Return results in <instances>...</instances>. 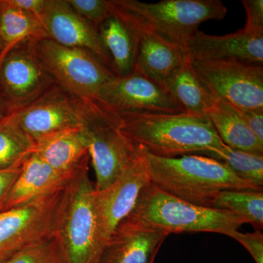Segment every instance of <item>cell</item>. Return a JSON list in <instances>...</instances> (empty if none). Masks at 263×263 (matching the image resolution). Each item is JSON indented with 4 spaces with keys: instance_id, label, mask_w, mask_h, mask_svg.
<instances>
[{
    "instance_id": "6da1fadb",
    "label": "cell",
    "mask_w": 263,
    "mask_h": 263,
    "mask_svg": "<svg viewBox=\"0 0 263 263\" xmlns=\"http://www.w3.org/2000/svg\"><path fill=\"white\" fill-rule=\"evenodd\" d=\"M118 115L123 134L150 155L178 157L199 153L211 157L226 146L208 117L185 113Z\"/></svg>"
},
{
    "instance_id": "7a4b0ae2",
    "label": "cell",
    "mask_w": 263,
    "mask_h": 263,
    "mask_svg": "<svg viewBox=\"0 0 263 263\" xmlns=\"http://www.w3.org/2000/svg\"><path fill=\"white\" fill-rule=\"evenodd\" d=\"M143 152L152 184L195 205L213 209L216 197L224 190H263L240 179L222 162L212 157H161Z\"/></svg>"
},
{
    "instance_id": "3957f363",
    "label": "cell",
    "mask_w": 263,
    "mask_h": 263,
    "mask_svg": "<svg viewBox=\"0 0 263 263\" xmlns=\"http://www.w3.org/2000/svg\"><path fill=\"white\" fill-rule=\"evenodd\" d=\"M114 9L137 30L156 34L185 50L200 24L221 20L228 12L219 0H163L146 3L112 0Z\"/></svg>"
},
{
    "instance_id": "277c9868",
    "label": "cell",
    "mask_w": 263,
    "mask_h": 263,
    "mask_svg": "<svg viewBox=\"0 0 263 263\" xmlns=\"http://www.w3.org/2000/svg\"><path fill=\"white\" fill-rule=\"evenodd\" d=\"M89 162L67 184L56 235L65 263H102L106 243L94 202Z\"/></svg>"
},
{
    "instance_id": "5b68a950",
    "label": "cell",
    "mask_w": 263,
    "mask_h": 263,
    "mask_svg": "<svg viewBox=\"0 0 263 263\" xmlns=\"http://www.w3.org/2000/svg\"><path fill=\"white\" fill-rule=\"evenodd\" d=\"M127 219L165 233H216L228 235L245 221L228 211L200 206L164 193L151 184L142 193Z\"/></svg>"
},
{
    "instance_id": "8992f818",
    "label": "cell",
    "mask_w": 263,
    "mask_h": 263,
    "mask_svg": "<svg viewBox=\"0 0 263 263\" xmlns=\"http://www.w3.org/2000/svg\"><path fill=\"white\" fill-rule=\"evenodd\" d=\"M79 120L96 176L95 190L101 191L124 172L138 149L121 132L118 114L98 100H81Z\"/></svg>"
},
{
    "instance_id": "52a82bcc",
    "label": "cell",
    "mask_w": 263,
    "mask_h": 263,
    "mask_svg": "<svg viewBox=\"0 0 263 263\" xmlns=\"http://www.w3.org/2000/svg\"><path fill=\"white\" fill-rule=\"evenodd\" d=\"M33 51L53 80L81 100H97L117 76L90 51L62 46L48 37L31 41Z\"/></svg>"
},
{
    "instance_id": "ba28073f",
    "label": "cell",
    "mask_w": 263,
    "mask_h": 263,
    "mask_svg": "<svg viewBox=\"0 0 263 263\" xmlns=\"http://www.w3.org/2000/svg\"><path fill=\"white\" fill-rule=\"evenodd\" d=\"M66 187L23 206L0 212V263L55 235Z\"/></svg>"
},
{
    "instance_id": "9c48e42d",
    "label": "cell",
    "mask_w": 263,
    "mask_h": 263,
    "mask_svg": "<svg viewBox=\"0 0 263 263\" xmlns=\"http://www.w3.org/2000/svg\"><path fill=\"white\" fill-rule=\"evenodd\" d=\"M190 60L214 100L240 110H263L262 66L236 60Z\"/></svg>"
},
{
    "instance_id": "30bf717a",
    "label": "cell",
    "mask_w": 263,
    "mask_h": 263,
    "mask_svg": "<svg viewBox=\"0 0 263 263\" xmlns=\"http://www.w3.org/2000/svg\"><path fill=\"white\" fill-rule=\"evenodd\" d=\"M56 84L31 41L15 46L0 60V92L9 113L33 103Z\"/></svg>"
},
{
    "instance_id": "8fae6325",
    "label": "cell",
    "mask_w": 263,
    "mask_h": 263,
    "mask_svg": "<svg viewBox=\"0 0 263 263\" xmlns=\"http://www.w3.org/2000/svg\"><path fill=\"white\" fill-rule=\"evenodd\" d=\"M81 102L56 84L33 103L10 114L35 146L60 132L79 127Z\"/></svg>"
},
{
    "instance_id": "7c38bea8",
    "label": "cell",
    "mask_w": 263,
    "mask_h": 263,
    "mask_svg": "<svg viewBox=\"0 0 263 263\" xmlns=\"http://www.w3.org/2000/svg\"><path fill=\"white\" fill-rule=\"evenodd\" d=\"M97 100L118 114L185 113L163 86L136 68L127 76H117L105 85Z\"/></svg>"
},
{
    "instance_id": "4fadbf2b",
    "label": "cell",
    "mask_w": 263,
    "mask_h": 263,
    "mask_svg": "<svg viewBox=\"0 0 263 263\" xmlns=\"http://www.w3.org/2000/svg\"><path fill=\"white\" fill-rule=\"evenodd\" d=\"M151 183L146 157L138 149L134 160L108 187L101 191L94 190L95 209L106 245L119 224L130 215L142 193Z\"/></svg>"
},
{
    "instance_id": "5bb4252c",
    "label": "cell",
    "mask_w": 263,
    "mask_h": 263,
    "mask_svg": "<svg viewBox=\"0 0 263 263\" xmlns=\"http://www.w3.org/2000/svg\"><path fill=\"white\" fill-rule=\"evenodd\" d=\"M41 22L48 38L62 46L90 51L110 69L98 29L81 17L67 0H46Z\"/></svg>"
},
{
    "instance_id": "9a60e30c",
    "label": "cell",
    "mask_w": 263,
    "mask_h": 263,
    "mask_svg": "<svg viewBox=\"0 0 263 263\" xmlns=\"http://www.w3.org/2000/svg\"><path fill=\"white\" fill-rule=\"evenodd\" d=\"M185 51L192 60H236L262 66L263 32L243 28L216 36L198 30L186 43Z\"/></svg>"
},
{
    "instance_id": "2e32d148",
    "label": "cell",
    "mask_w": 263,
    "mask_h": 263,
    "mask_svg": "<svg viewBox=\"0 0 263 263\" xmlns=\"http://www.w3.org/2000/svg\"><path fill=\"white\" fill-rule=\"evenodd\" d=\"M168 233L126 219L110 237L102 263H154Z\"/></svg>"
},
{
    "instance_id": "e0dca14e",
    "label": "cell",
    "mask_w": 263,
    "mask_h": 263,
    "mask_svg": "<svg viewBox=\"0 0 263 263\" xmlns=\"http://www.w3.org/2000/svg\"><path fill=\"white\" fill-rule=\"evenodd\" d=\"M72 179L58 174L33 152L22 164L20 174L2 205L1 212L23 206L64 190Z\"/></svg>"
},
{
    "instance_id": "ac0fdd59",
    "label": "cell",
    "mask_w": 263,
    "mask_h": 263,
    "mask_svg": "<svg viewBox=\"0 0 263 263\" xmlns=\"http://www.w3.org/2000/svg\"><path fill=\"white\" fill-rule=\"evenodd\" d=\"M97 29L114 75L130 73L136 65L138 31L114 9Z\"/></svg>"
},
{
    "instance_id": "d6986e66",
    "label": "cell",
    "mask_w": 263,
    "mask_h": 263,
    "mask_svg": "<svg viewBox=\"0 0 263 263\" xmlns=\"http://www.w3.org/2000/svg\"><path fill=\"white\" fill-rule=\"evenodd\" d=\"M137 31L138 43L135 68L151 80L163 86L181 67L188 54L183 48L171 44L156 34Z\"/></svg>"
},
{
    "instance_id": "ffe728a7",
    "label": "cell",
    "mask_w": 263,
    "mask_h": 263,
    "mask_svg": "<svg viewBox=\"0 0 263 263\" xmlns=\"http://www.w3.org/2000/svg\"><path fill=\"white\" fill-rule=\"evenodd\" d=\"M34 152L58 174L68 178H73L90 160L79 127L43 140L36 145Z\"/></svg>"
},
{
    "instance_id": "44dd1931",
    "label": "cell",
    "mask_w": 263,
    "mask_h": 263,
    "mask_svg": "<svg viewBox=\"0 0 263 263\" xmlns=\"http://www.w3.org/2000/svg\"><path fill=\"white\" fill-rule=\"evenodd\" d=\"M207 117L227 146L263 155V143L249 129L239 109L214 100Z\"/></svg>"
},
{
    "instance_id": "7402d4cb",
    "label": "cell",
    "mask_w": 263,
    "mask_h": 263,
    "mask_svg": "<svg viewBox=\"0 0 263 263\" xmlns=\"http://www.w3.org/2000/svg\"><path fill=\"white\" fill-rule=\"evenodd\" d=\"M163 86L189 115L207 117L214 99L195 73L187 57Z\"/></svg>"
},
{
    "instance_id": "603a6c76",
    "label": "cell",
    "mask_w": 263,
    "mask_h": 263,
    "mask_svg": "<svg viewBox=\"0 0 263 263\" xmlns=\"http://www.w3.org/2000/svg\"><path fill=\"white\" fill-rule=\"evenodd\" d=\"M0 32L4 44L0 60L21 43L48 37L41 20L12 5L9 0H0Z\"/></svg>"
},
{
    "instance_id": "cb8c5ba5",
    "label": "cell",
    "mask_w": 263,
    "mask_h": 263,
    "mask_svg": "<svg viewBox=\"0 0 263 263\" xmlns=\"http://www.w3.org/2000/svg\"><path fill=\"white\" fill-rule=\"evenodd\" d=\"M213 209L228 211L256 230L262 229L263 190H224L216 197Z\"/></svg>"
},
{
    "instance_id": "d4e9b609",
    "label": "cell",
    "mask_w": 263,
    "mask_h": 263,
    "mask_svg": "<svg viewBox=\"0 0 263 263\" xmlns=\"http://www.w3.org/2000/svg\"><path fill=\"white\" fill-rule=\"evenodd\" d=\"M34 148L10 114L0 120V170L22 165Z\"/></svg>"
},
{
    "instance_id": "484cf974",
    "label": "cell",
    "mask_w": 263,
    "mask_h": 263,
    "mask_svg": "<svg viewBox=\"0 0 263 263\" xmlns=\"http://www.w3.org/2000/svg\"><path fill=\"white\" fill-rule=\"evenodd\" d=\"M211 157L222 162L240 179L263 190V155L234 149L226 145Z\"/></svg>"
},
{
    "instance_id": "4316f807",
    "label": "cell",
    "mask_w": 263,
    "mask_h": 263,
    "mask_svg": "<svg viewBox=\"0 0 263 263\" xmlns=\"http://www.w3.org/2000/svg\"><path fill=\"white\" fill-rule=\"evenodd\" d=\"M3 263H65L56 235L21 251Z\"/></svg>"
},
{
    "instance_id": "83f0119b",
    "label": "cell",
    "mask_w": 263,
    "mask_h": 263,
    "mask_svg": "<svg viewBox=\"0 0 263 263\" xmlns=\"http://www.w3.org/2000/svg\"><path fill=\"white\" fill-rule=\"evenodd\" d=\"M74 10L95 28L113 12L112 0H67Z\"/></svg>"
},
{
    "instance_id": "f1b7e54d",
    "label": "cell",
    "mask_w": 263,
    "mask_h": 263,
    "mask_svg": "<svg viewBox=\"0 0 263 263\" xmlns=\"http://www.w3.org/2000/svg\"><path fill=\"white\" fill-rule=\"evenodd\" d=\"M243 246L252 256L256 263H263V234L260 230L253 233H240L238 230L230 235Z\"/></svg>"
},
{
    "instance_id": "f546056e",
    "label": "cell",
    "mask_w": 263,
    "mask_h": 263,
    "mask_svg": "<svg viewBox=\"0 0 263 263\" xmlns=\"http://www.w3.org/2000/svg\"><path fill=\"white\" fill-rule=\"evenodd\" d=\"M242 3L247 13V23L245 28L263 32L262 0H243Z\"/></svg>"
},
{
    "instance_id": "4dcf8cb0",
    "label": "cell",
    "mask_w": 263,
    "mask_h": 263,
    "mask_svg": "<svg viewBox=\"0 0 263 263\" xmlns=\"http://www.w3.org/2000/svg\"><path fill=\"white\" fill-rule=\"evenodd\" d=\"M239 110L249 129L263 143V110Z\"/></svg>"
},
{
    "instance_id": "1f68e13d",
    "label": "cell",
    "mask_w": 263,
    "mask_h": 263,
    "mask_svg": "<svg viewBox=\"0 0 263 263\" xmlns=\"http://www.w3.org/2000/svg\"><path fill=\"white\" fill-rule=\"evenodd\" d=\"M22 165L0 170V212L5 197L22 171Z\"/></svg>"
},
{
    "instance_id": "d6a6232c",
    "label": "cell",
    "mask_w": 263,
    "mask_h": 263,
    "mask_svg": "<svg viewBox=\"0 0 263 263\" xmlns=\"http://www.w3.org/2000/svg\"><path fill=\"white\" fill-rule=\"evenodd\" d=\"M9 1L12 5L17 8L37 17L41 22L46 0H9Z\"/></svg>"
},
{
    "instance_id": "836d02e7",
    "label": "cell",
    "mask_w": 263,
    "mask_h": 263,
    "mask_svg": "<svg viewBox=\"0 0 263 263\" xmlns=\"http://www.w3.org/2000/svg\"><path fill=\"white\" fill-rule=\"evenodd\" d=\"M9 110L5 105L4 100L2 97L1 92H0V120L4 119L9 114Z\"/></svg>"
},
{
    "instance_id": "e575fe53",
    "label": "cell",
    "mask_w": 263,
    "mask_h": 263,
    "mask_svg": "<svg viewBox=\"0 0 263 263\" xmlns=\"http://www.w3.org/2000/svg\"><path fill=\"white\" fill-rule=\"evenodd\" d=\"M3 48H4V44H3V38H2L1 32H0V54L3 52Z\"/></svg>"
}]
</instances>
